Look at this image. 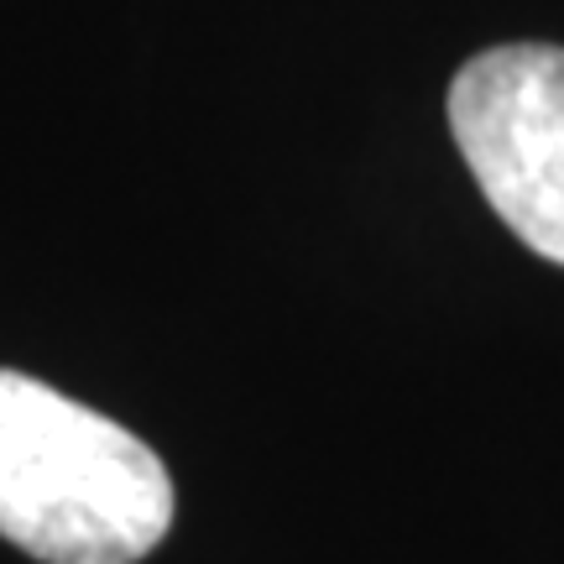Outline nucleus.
<instances>
[{"label": "nucleus", "mask_w": 564, "mask_h": 564, "mask_svg": "<svg viewBox=\"0 0 564 564\" xmlns=\"http://www.w3.org/2000/svg\"><path fill=\"white\" fill-rule=\"evenodd\" d=\"M173 528V476L58 387L0 366V539L42 564H137Z\"/></svg>", "instance_id": "obj_1"}, {"label": "nucleus", "mask_w": 564, "mask_h": 564, "mask_svg": "<svg viewBox=\"0 0 564 564\" xmlns=\"http://www.w3.org/2000/svg\"><path fill=\"white\" fill-rule=\"evenodd\" d=\"M449 131L502 225L564 267V47H486L449 84Z\"/></svg>", "instance_id": "obj_2"}]
</instances>
